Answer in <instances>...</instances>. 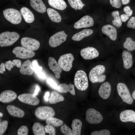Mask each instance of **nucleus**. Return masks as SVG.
Here are the masks:
<instances>
[{
    "label": "nucleus",
    "mask_w": 135,
    "mask_h": 135,
    "mask_svg": "<svg viewBox=\"0 0 135 135\" xmlns=\"http://www.w3.org/2000/svg\"><path fill=\"white\" fill-rule=\"evenodd\" d=\"M106 70L105 67L103 65H98L92 68L89 74V78L93 83L102 82L106 78V75L104 74Z\"/></svg>",
    "instance_id": "f257e3e1"
},
{
    "label": "nucleus",
    "mask_w": 135,
    "mask_h": 135,
    "mask_svg": "<svg viewBox=\"0 0 135 135\" xmlns=\"http://www.w3.org/2000/svg\"><path fill=\"white\" fill-rule=\"evenodd\" d=\"M19 34L15 32L6 31L0 34V46L1 47L11 46L19 39Z\"/></svg>",
    "instance_id": "f03ea898"
},
{
    "label": "nucleus",
    "mask_w": 135,
    "mask_h": 135,
    "mask_svg": "<svg viewBox=\"0 0 135 135\" xmlns=\"http://www.w3.org/2000/svg\"><path fill=\"white\" fill-rule=\"evenodd\" d=\"M74 82L75 86L78 90L81 91L86 90L88 86L86 73L82 70L78 71L75 75Z\"/></svg>",
    "instance_id": "7ed1b4c3"
},
{
    "label": "nucleus",
    "mask_w": 135,
    "mask_h": 135,
    "mask_svg": "<svg viewBox=\"0 0 135 135\" xmlns=\"http://www.w3.org/2000/svg\"><path fill=\"white\" fill-rule=\"evenodd\" d=\"M116 89L119 96L124 102L130 105L132 103L133 98L128 88L125 84L122 82L118 83L117 85Z\"/></svg>",
    "instance_id": "20e7f679"
},
{
    "label": "nucleus",
    "mask_w": 135,
    "mask_h": 135,
    "mask_svg": "<svg viewBox=\"0 0 135 135\" xmlns=\"http://www.w3.org/2000/svg\"><path fill=\"white\" fill-rule=\"evenodd\" d=\"M3 13L6 19L12 24H18L21 21V13L17 10L8 8L4 10Z\"/></svg>",
    "instance_id": "39448f33"
},
{
    "label": "nucleus",
    "mask_w": 135,
    "mask_h": 135,
    "mask_svg": "<svg viewBox=\"0 0 135 135\" xmlns=\"http://www.w3.org/2000/svg\"><path fill=\"white\" fill-rule=\"evenodd\" d=\"M55 114L54 109L48 106H39L35 112V115L36 118L41 120H46L50 117H53Z\"/></svg>",
    "instance_id": "423d86ee"
},
{
    "label": "nucleus",
    "mask_w": 135,
    "mask_h": 135,
    "mask_svg": "<svg viewBox=\"0 0 135 135\" xmlns=\"http://www.w3.org/2000/svg\"><path fill=\"white\" fill-rule=\"evenodd\" d=\"M86 119L90 124H97L100 123L102 121L103 117L99 112L92 108H90L86 112Z\"/></svg>",
    "instance_id": "0eeeda50"
},
{
    "label": "nucleus",
    "mask_w": 135,
    "mask_h": 135,
    "mask_svg": "<svg viewBox=\"0 0 135 135\" xmlns=\"http://www.w3.org/2000/svg\"><path fill=\"white\" fill-rule=\"evenodd\" d=\"M74 57L71 53L65 54L61 56L58 61V63L62 70L66 72L69 71L72 67Z\"/></svg>",
    "instance_id": "6e6552de"
},
{
    "label": "nucleus",
    "mask_w": 135,
    "mask_h": 135,
    "mask_svg": "<svg viewBox=\"0 0 135 135\" xmlns=\"http://www.w3.org/2000/svg\"><path fill=\"white\" fill-rule=\"evenodd\" d=\"M67 36V35L65 33L64 30L56 32L50 38L49 44L52 47H56L65 42Z\"/></svg>",
    "instance_id": "1a4fd4ad"
},
{
    "label": "nucleus",
    "mask_w": 135,
    "mask_h": 135,
    "mask_svg": "<svg viewBox=\"0 0 135 135\" xmlns=\"http://www.w3.org/2000/svg\"><path fill=\"white\" fill-rule=\"evenodd\" d=\"M12 52L16 57L24 59L32 58L35 55V52L33 51L22 46L16 47L13 50Z\"/></svg>",
    "instance_id": "9d476101"
},
{
    "label": "nucleus",
    "mask_w": 135,
    "mask_h": 135,
    "mask_svg": "<svg viewBox=\"0 0 135 135\" xmlns=\"http://www.w3.org/2000/svg\"><path fill=\"white\" fill-rule=\"evenodd\" d=\"M20 43L22 46L33 51L37 50L40 46V43L38 41L27 37L22 38Z\"/></svg>",
    "instance_id": "9b49d317"
},
{
    "label": "nucleus",
    "mask_w": 135,
    "mask_h": 135,
    "mask_svg": "<svg viewBox=\"0 0 135 135\" xmlns=\"http://www.w3.org/2000/svg\"><path fill=\"white\" fill-rule=\"evenodd\" d=\"M18 98L20 102L31 105H37L40 102L38 98L34 95L30 94H21L19 95Z\"/></svg>",
    "instance_id": "f8f14e48"
},
{
    "label": "nucleus",
    "mask_w": 135,
    "mask_h": 135,
    "mask_svg": "<svg viewBox=\"0 0 135 135\" xmlns=\"http://www.w3.org/2000/svg\"><path fill=\"white\" fill-rule=\"evenodd\" d=\"M81 56L86 60L92 59L98 57L99 53L97 50L93 47H87L82 49L80 51Z\"/></svg>",
    "instance_id": "ddd939ff"
},
{
    "label": "nucleus",
    "mask_w": 135,
    "mask_h": 135,
    "mask_svg": "<svg viewBox=\"0 0 135 135\" xmlns=\"http://www.w3.org/2000/svg\"><path fill=\"white\" fill-rule=\"evenodd\" d=\"M94 21L93 18L90 16L86 15L83 16L76 22L74 27L76 29L89 27L94 26Z\"/></svg>",
    "instance_id": "4468645a"
},
{
    "label": "nucleus",
    "mask_w": 135,
    "mask_h": 135,
    "mask_svg": "<svg viewBox=\"0 0 135 135\" xmlns=\"http://www.w3.org/2000/svg\"><path fill=\"white\" fill-rule=\"evenodd\" d=\"M120 119L124 122H131L135 123V112L131 110H126L122 111L120 114Z\"/></svg>",
    "instance_id": "2eb2a0df"
},
{
    "label": "nucleus",
    "mask_w": 135,
    "mask_h": 135,
    "mask_svg": "<svg viewBox=\"0 0 135 135\" xmlns=\"http://www.w3.org/2000/svg\"><path fill=\"white\" fill-rule=\"evenodd\" d=\"M111 86L109 82H105L102 84L100 87L98 93L102 99L106 100L110 97L111 91Z\"/></svg>",
    "instance_id": "dca6fc26"
},
{
    "label": "nucleus",
    "mask_w": 135,
    "mask_h": 135,
    "mask_svg": "<svg viewBox=\"0 0 135 135\" xmlns=\"http://www.w3.org/2000/svg\"><path fill=\"white\" fill-rule=\"evenodd\" d=\"M48 66L54 73L56 77L57 78H60L62 69L54 58L50 57L49 58Z\"/></svg>",
    "instance_id": "f3484780"
},
{
    "label": "nucleus",
    "mask_w": 135,
    "mask_h": 135,
    "mask_svg": "<svg viewBox=\"0 0 135 135\" xmlns=\"http://www.w3.org/2000/svg\"><path fill=\"white\" fill-rule=\"evenodd\" d=\"M122 56L124 68L126 70L131 68L134 63L132 53L128 50H124L122 53Z\"/></svg>",
    "instance_id": "a211bd4d"
},
{
    "label": "nucleus",
    "mask_w": 135,
    "mask_h": 135,
    "mask_svg": "<svg viewBox=\"0 0 135 135\" xmlns=\"http://www.w3.org/2000/svg\"><path fill=\"white\" fill-rule=\"evenodd\" d=\"M16 93L11 90H6L2 92L0 95V101L4 103L11 102L16 98Z\"/></svg>",
    "instance_id": "6ab92c4d"
},
{
    "label": "nucleus",
    "mask_w": 135,
    "mask_h": 135,
    "mask_svg": "<svg viewBox=\"0 0 135 135\" xmlns=\"http://www.w3.org/2000/svg\"><path fill=\"white\" fill-rule=\"evenodd\" d=\"M102 30L103 34L108 36L113 41L115 40L117 38V32L116 28L113 26L107 24L104 26Z\"/></svg>",
    "instance_id": "aec40b11"
},
{
    "label": "nucleus",
    "mask_w": 135,
    "mask_h": 135,
    "mask_svg": "<svg viewBox=\"0 0 135 135\" xmlns=\"http://www.w3.org/2000/svg\"><path fill=\"white\" fill-rule=\"evenodd\" d=\"M33 71L31 61L28 60L22 63L20 69V72L23 74L31 75L33 74Z\"/></svg>",
    "instance_id": "412c9836"
},
{
    "label": "nucleus",
    "mask_w": 135,
    "mask_h": 135,
    "mask_svg": "<svg viewBox=\"0 0 135 135\" xmlns=\"http://www.w3.org/2000/svg\"><path fill=\"white\" fill-rule=\"evenodd\" d=\"M6 109L9 114L14 117L21 118L24 115V112L23 110L13 105L8 106Z\"/></svg>",
    "instance_id": "4be33fe9"
},
{
    "label": "nucleus",
    "mask_w": 135,
    "mask_h": 135,
    "mask_svg": "<svg viewBox=\"0 0 135 135\" xmlns=\"http://www.w3.org/2000/svg\"><path fill=\"white\" fill-rule=\"evenodd\" d=\"M31 7L36 11L44 13L46 10V7L42 0H30Z\"/></svg>",
    "instance_id": "5701e85b"
},
{
    "label": "nucleus",
    "mask_w": 135,
    "mask_h": 135,
    "mask_svg": "<svg viewBox=\"0 0 135 135\" xmlns=\"http://www.w3.org/2000/svg\"><path fill=\"white\" fill-rule=\"evenodd\" d=\"M20 12L25 21L28 23L32 22L34 20L32 12L28 8L23 7L21 8Z\"/></svg>",
    "instance_id": "b1692460"
},
{
    "label": "nucleus",
    "mask_w": 135,
    "mask_h": 135,
    "mask_svg": "<svg viewBox=\"0 0 135 135\" xmlns=\"http://www.w3.org/2000/svg\"><path fill=\"white\" fill-rule=\"evenodd\" d=\"M92 30L86 29L74 34L72 37V39L75 41H79L83 38L88 36L92 34Z\"/></svg>",
    "instance_id": "393cba45"
},
{
    "label": "nucleus",
    "mask_w": 135,
    "mask_h": 135,
    "mask_svg": "<svg viewBox=\"0 0 135 135\" xmlns=\"http://www.w3.org/2000/svg\"><path fill=\"white\" fill-rule=\"evenodd\" d=\"M57 90L61 93H65L69 92L72 95L75 94L74 86L70 83L69 84L64 83L60 84L58 86Z\"/></svg>",
    "instance_id": "a878e982"
},
{
    "label": "nucleus",
    "mask_w": 135,
    "mask_h": 135,
    "mask_svg": "<svg viewBox=\"0 0 135 135\" xmlns=\"http://www.w3.org/2000/svg\"><path fill=\"white\" fill-rule=\"evenodd\" d=\"M47 12L49 18L52 21L57 23L61 21V17L56 10L51 8H48L47 9Z\"/></svg>",
    "instance_id": "bb28decb"
},
{
    "label": "nucleus",
    "mask_w": 135,
    "mask_h": 135,
    "mask_svg": "<svg viewBox=\"0 0 135 135\" xmlns=\"http://www.w3.org/2000/svg\"><path fill=\"white\" fill-rule=\"evenodd\" d=\"M49 5L57 9L64 10L67 7V5L63 0H48Z\"/></svg>",
    "instance_id": "cd10ccee"
},
{
    "label": "nucleus",
    "mask_w": 135,
    "mask_h": 135,
    "mask_svg": "<svg viewBox=\"0 0 135 135\" xmlns=\"http://www.w3.org/2000/svg\"><path fill=\"white\" fill-rule=\"evenodd\" d=\"M82 123L81 121L78 119H75L72 122V131L74 135L81 134Z\"/></svg>",
    "instance_id": "c85d7f7f"
},
{
    "label": "nucleus",
    "mask_w": 135,
    "mask_h": 135,
    "mask_svg": "<svg viewBox=\"0 0 135 135\" xmlns=\"http://www.w3.org/2000/svg\"><path fill=\"white\" fill-rule=\"evenodd\" d=\"M64 98L55 91H52L49 98V102L51 104H55L63 101Z\"/></svg>",
    "instance_id": "c756f323"
},
{
    "label": "nucleus",
    "mask_w": 135,
    "mask_h": 135,
    "mask_svg": "<svg viewBox=\"0 0 135 135\" xmlns=\"http://www.w3.org/2000/svg\"><path fill=\"white\" fill-rule=\"evenodd\" d=\"M32 129L33 133L35 135L46 134L44 127L38 122H36L34 124Z\"/></svg>",
    "instance_id": "7c9ffc66"
},
{
    "label": "nucleus",
    "mask_w": 135,
    "mask_h": 135,
    "mask_svg": "<svg viewBox=\"0 0 135 135\" xmlns=\"http://www.w3.org/2000/svg\"><path fill=\"white\" fill-rule=\"evenodd\" d=\"M124 48L130 52L135 50V40L134 41L130 37L127 38L123 44Z\"/></svg>",
    "instance_id": "2f4dec72"
},
{
    "label": "nucleus",
    "mask_w": 135,
    "mask_h": 135,
    "mask_svg": "<svg viewBox=\"0 0 135 135\" xmlns=\"http://www.w3.org/2000/svg\"><path fill=\"white\" fill-rule=\"evenodd\" d=\"M6 68L9 71H10L14 66H16L18 68L21 66V61L19 60L14 59L12 61L9 60L6 62L5 64Z\"/></svg>",
    "instance_id": "473e14b6"
},
{
    "label": "nucleus",
    "mask_w": 135,
    "mask_h": 135,
    "mask_svg": "<svg viewBox=\"0 0 135 135\" xmlns=\"http://www.w3.org/2000/svg\"><path fill=\"white\" fill-rule=\"evenodd\" d=\"M46 122L47 124L54 127L59 126L63 123V121L62 120L53 117H50L47 119Z\"/></svg>",
    "instance_id": "72a5a7b5"
},
{
    "label": "nucleus",
    "mask_w": 135,
    "mask_h": 135,
    "mask_svg": "<svg viewBox=\"0 0 135 135\" xmlns=\"http://www.w3.org/2000/svg\"><path fill=\"white\" fill-rule=\"evenodd\" d=\"M112 15L114 18V20L112 21V24L118 27L120 26L122 23L118 11H113L112 13Z\"/></svg>",
    "instance_id": "f704fd0d"
},
{
    "label": "nucleus",
    "mask_w": 135,
    "mask_h": 135,
    "mask_svg": "<svg viewBox=\"0 0 135 135\" xmlns=\"http://www.w3.org/2000/svg\"><path fill=\"white\" fill-rule=\"evenodd\" d=\"M71 6L76 10L82 9L85 5L81 0H68Z\"/></svg>",
    "instance_id": "c9c22d12"
},
{
    "label": "nucleus",
    "mask_w": 135,
    "mask_h": 135,
    "mask_svg": "<svg viewBox=\"0 0 135 135\" xmlns=\"http://www.w3.org/2000/svg\"><path fill=\"white\" fill-rule=\"evenodd\" d=\"M60 130L61 132L64 135H73L72 131L70 128L65 124L61 126Z\"/></svg>",
    "instance_id": "e433bc0d"
},
{
    "label": "nucleus",
    "mask_w": 135,
    "mask_h": 135,
    "mask_svg": "<svg viewBox=\"0 0 135 135\" xmlns=\"http://www.w3.org/2000/svg\"><path fill=\"white\" fill-rule=\"evenodd\" d=\"M32 66L34 71L36 74L40 72L43 68L42 66L38 65L37 61L36 60L32 61Z\"/></svg>",
    "instance_id": "4c0bfd02"
},
{
    "label": "nucleus",
    "mask_w": 135,
    "mask_h": 135,
    "mask_svg": "<svg viewBox=\"0 0 135 135\" xmlns=\"http://www.w3.org/2000/svg\"><path fill=\"white\" fill-rule=\"evenodd\" d=\"M8 122L6 120H4L0 122V135H2L7 129Z\"/></svg>",
    "instance_id": "58836bf2"
},
{
    "label": "nucleus",
    "mask_w": 135,
    "mask_h": 135,
    "mask_svg": "<svg viewBox=\"0 0 135 135\" xmlns=\"http://www.w3.org/2000/svg\"><path fill=\"white\" fill-rule=\"evenodd\" d=\"M110 132L109 130L107 129H103L99 131H95L92 132L91 135H110Z\"/></svg>",
    "instance_id": "ea45409f"
},
{
    "label": "nucleus",
    "mask_w": 135,
    "mask_h": 135,
    "mask_svg": "<svg viewBox=\"0 0 135 135\" xmlns=\"http://www.w3.org/2000/svg\"><path fill=\"white\" fill-rule=\"evenodd\" d=\"M45 132L49 134L50 135H54L56 134L54 128L52 126L47 124L44 127Z\"/></svg>",
    "instance_id": "a19ab883"
},
{
    "label": "nucleus",
    "mask_w": 135,
    "mask_h": 135,
    "mask_svg": "<svg viewBox=\"0 0 135 135\" xmlns=\"http://www.w3.org/2000/svg\"><path fill=\"white\" fill-rule=\"evenodd\" d=\"M28 132V127L26 126H20L17 131L18 135H27Z\"/></svg>",
    "instance_id": "79ce46f5"
},
{
    "label": "nucleus",
    "mask_w": 135,
    "mask_h": 135,
    "mask_svg": "<svg viewBox=\"0 0 135 135\" xmlns=\"http://www.w3.org/2000/svg\"><path fill=\"white\" fill-rule=\"evenodd\" d=\"M110 3L114 7L119 8L122 6V3L121 0H110Z\"/></svg>",
    "instance_id": "37998d69"
},
{
    "label": "nucleus",
    "mask_w": 135,
    "mask_h": 135,
    "mask_svg": "<svg viewBox=\"0 0 135 135\" xmlns=\"http://www.w3.org/2000/svg\"><path fill=\"white\" fill-rule=\"evenodd\" d=\"M127 26L133 29L135 28V16L131 17L128 22Z\"/></svg>",
    "instance_id": "c03bdc74"
},
{
    "label": "nucleus",
    "mask_w": 135,
    "mask_h": 135,
    "mask_svg": "<svg viewBox=\"0 0 135 135\" xmlns=\"http://www.w3.org/2000/svg\"><path fill=\"white\" fill-rule=\"evenodd\" d=\"M48 83L54 88L57 90L58 86L56 83L52 79L48 78L47 80Z\"/></svg>",
    "instance_id": "a18cd8bd"
},
{
    "label": "nucleus",
    "mask_w": 135,
    "mask_h": 135,
    "mask_svg": "<svg viewBox=\"0 0 135 135\" xmlns=\"http://www.w3.org/2000/svg\"><path fill=\"white\" fill-rule=\"evenodd\" d=\"M124 12L129 17L132 14V11L130 9V8L129 6L125 7L123 9Z\"/></svg>",
    "instance_id": "49530a36"
},
{
    "label": "nucleus",
    "mask_w": 135,
    "mask_h": 135,
    "mask_svg": "<svg viewBox=\"0 0 135 135\" xmlns=\"http://www.w3.org/2000/svg\"><path fill=\"white\" fill-rule=\"evenodd\" d=\"M37 74L40 78L42 79H44L46 78V73L43 68L40 72Z\"/></svg>",
    "instance_id": "de8ad7c7"
},
{
    "label": "nucleus",
    "mask_w": 135,
    "mask_h": 135,
    "mask_svg": "<svg viewBox=\"0 0 135 135\" xmlns=\"http://www.w3.org/2000/svg\"><path fill=\"white\" fill-rule=\"evenodd\" d=\"M129 18V17L126 14H122L120 16L121 19L123 22H126Z\"/></svg>",
    "instance_id": "09e8293b"
},
{
    "label": "nucleus",
    "mask_w": 135,
    "mask_h": 135,
    "mask_svg": "<svg viewBox=\"0 0 135 135\" xmlns=\"http://www.w3.org/2000/svg\"><path fill=\"white\" fill-rule=\"evenodd\" d=\"M5 64L3 63L1 64L0 65V73L1 74L4 73V72L5 71Z\"/></svg>",
    "instance_id": "8fccbe9b"
},
{
    "label": "nucleus",
    "mask_w": 135,
    "mask_h": 135,
    "mask_svg": "<svg viewBox=\"0 0 135 135\" xmlns=\"http://www.w3.org/2000/svg\"><path fill=\"white\" fill-rule=\"evenodd\" d=\"M40 90V88L39 86L38 85L36 86L34 91V95L35 96L37 95Z\"/></svg>",
    "instance_id": "3c124183"
},
{
    "label": "nucleus",
    "mask_w": 135,
    "mask_h": 135,
    "mask_svg": "<svg viewBox=\"0 0 135 135\" xmlns=\"http://www.w3.org/2000/svg\"><path fill=\"white\" fill-rule=\"evenodd\" d=\"M50 95V93L48 92H47L45 94L44 96V98L46 101L48 100V97Z\"/></svg>",
    "instance_id": "603ef678"
},
{
    "label": "nucleus",
    "mask_w": 135,
    "mask_h": 135,
    "mask_svg": "<svg viewBox=\"0 0 135 135\" xmlns=\"http://www.w3.org/2000/svg\"><path fill=\"white\" fill-rule=\"evenodd\" d=\"M122 3L123 4H126L128 3L130 0H121Z\"/></svg>",
    "instance_id": "864d4df0"
},
{
    "label": "nucleus",
    "mask_w": 135,
    "mask_h": 135,
    "mask_svg": "<svg viewBox=\"0 0 135 135\" xmlns=\"http://www.w3.org/2000/svg\"><path fill=\"white\" fill-rule=\"evenodd\" d=\"M132 96L133 98L135 100V89L133 92Z\"/></svg>",
    "instance_id": "5fc2aeb1"
},
{
    "label": "nucleus",
    "mask_w": 135,
    "mask_h": 135,
    "mask_svg": "<svg viewBox=\"0 0 135 135\" xmlns=\"http://www.w3.org/2000/svg\"><path fill=\"white\" fill-rule=\"evenodd\" d=\"M3 115V114L1 113V112H0V117H2Z\"/></svg>",
    "instance_id": "6e6d98bb"
}]
</instances>
